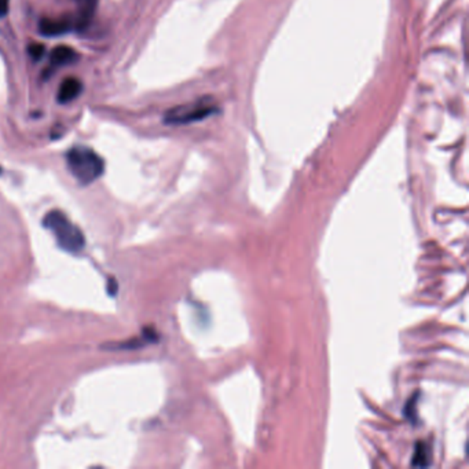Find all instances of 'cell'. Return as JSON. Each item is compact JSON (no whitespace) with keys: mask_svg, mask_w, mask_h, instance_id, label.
Segmentation results:
<instances>
[{"mask_svg":"<svg viewBox=\"0 0 469 469\" xmlns=\"http://www.w3.org/2000/svg\"><path fill=\"white\" fill-rule=\"evenodd\" d=\"M43 226L51 231L61 249L69 253H79L86 247L83 231L59 209H52L44 215Z\"/></svg>","mask_w":469,"mask_h":469,"instance_id":"obj_1","label":"cell"},{"mask_svg":"<svg viewBox=\"0 0 469 469\" xmlns=\"http://www.w3.org/2000/svg\"><path fill=\"white\" fill-rule=\"evenodd\" d=\"M66 164L76 180L84 186L99 179L105 171L104 158L87 146L72 148L66 153Z\"/></svg>","mask_w":469,"mask_h":469,"instance_id":"obj_2","label":"cell"},{"mask_svg":"<svg viewBox=\"0 0 469 469\" xmlns=\"http://www.w3.org/2000/svg\"><path fill=\"white\" fill-rule=\"evenodd\" d=\"M213 109L215 108L209 104V101L201 99L168 111L164 117V122L165 124H187L207 117L208 115L212 113Z\"/></svg>","mask_w":469,"mask_h":469,"instance_id":"obj_3","label":"cell"},{"mask_svg":"<svg viewBox=\"0 0 469 469\" xmlns=\"http://www.w3.org/2000/svg\"><path fill=\"white\" fill-rule=\"evenodd\" d=\"M73 26H76V19L70 17L43 18L39 22V32L44 36H59L69 32Z\"/></svg>","mask_w":469,"mask_h":469,"instance_id":"obj_4","label":"cell"},{"mask_svg":"<svg viewBox=\"0 0 469 469\" xmlns=\"http://www.w3.org/2000/svg\"><path fill=\"white\" fill-rule=\"evenodd\" d=\"M83 90V84L79 79L76 77H66L58 90V95L57 99L59 104H68L72 102L73 99H76Z\"/></svg>","mask_w":469,"mask_h":469,"instance_id":"obj_5","label":"cell"},{"mask_svg":"<svg viewBox=\"0 0 469 469\" xmlns=\"http://www.w3.org/2000/svg\"><path fill=\"white\" fill-rule=\"evenodd\" d=\"M79 59V54L69 46H58L50 54V66L59 68L64 65H70Z\"/></svg>","mask_w":469,"mask_h":469,"instance_id":"obj_6","label":"cell"},{"mask_svg":"<svg viewBox=\"0 0 469 469\" xmlns=\"http://www.w3.org/2000/svg\"><path fill=\"white\" fill-rule=\"evenodd\" d=\"M75 1L77 3V7H79V14L76 18V28L83 29L84 26H87V23L93 18L98 0H75Z\"/></svg>","mask_w":469,"mask_h":469,"instance_id":"obj_7","label":"cell"},{"mask_svg":"<svg viewBox=\"0 0 469 469\" xmlns=\"http://www.w3.org/2000/svg\"><path fill=\"white\" fill-rule=\"evenodd\" d=\"M430 464V457L427 456V448L423 445L417 446V450L413 456V466L417 467H425Z\"/></svg>","mask_w":469,"mask_h":469,"instance_id":"obj_8","label":"cell"},{"mask_svg":"<svg viewBox=\"0 0 469 469\" xmlns=\"http://www.w3.org/2000/svg\"><path fill=\"white\" fill-rule=\"evenodd\" d=\"M28 52L33 61H40L46 54V47L41 43H32L28 47Z\"/></svg>","mask_w":469,"mask_h":469,"instance_id":"obj_9","label":"cell"},{"mask_svg":"<svg viewBox=\"0 0 469 469\" xmlns=\"http://www.w3.org/2000/svg\"><path fill=\"white\" fill-rule=\"evenodd\" d=\"M117 291H119V284H117V281H116L115 278L109 280V283H108V294H109L111 296H115V295L117 294Z\"/></svg>","mask_w":469,"mask_h":469,"instance_id":"obj_10","label":"cell"},{"mask_svg":"<svg viewBox=\"0 0 469 469\" xmlns=\"http://www.w3.org/2000/svg\"><path fill=\"white\" fill-rule=\"evenodd\" d=\"M10 0H0V17H4L8 12Z\"/></svg>","mask_w":469,"mask_h":469,"instance_id":"obj_11","label":"cell"},{"mask_svg":"<svg viewBox=\"0 0 469 469\" xmlns=\"http://www.w3.org/2000/svg\"><path fill=\"white\" fill-rule=\"evenodd\" d=\"M0 173H1V168H0Z\"/></svg>","mask_w":469,"mask_h":469,"instance_id":"obj_12","label":"cell"}]
</instances>
